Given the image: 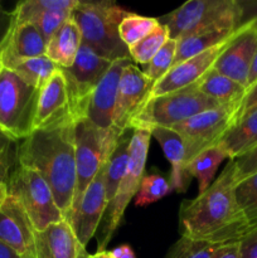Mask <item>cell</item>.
I'll list each match as a JSON object with an SVG mask.
<instances>
[{
	"label": "cell",
	"mask_w": 257,
	"mask_h": 258,
	"mask_svg": "<svg viewBox=\"0 0 257 258\" xmlns=\"http://www.w3.org/2000/svg\"><path fill=\"white\" fill-rule=\"evenodd\" d=\"M236 184L234 163L229 160L218 178L203 193L180 204V236L214 244L241 241L251 228L237 203Z\"/></svg>",
	"instance_id": "obj_1"
},
{
	"label": "cell",
	"mask_w": 257,
	"mask_h": 258,
	"mask_svg": "<svg viewBox=\"0 0 257 258\" xmlns=\"http://www.w3.org/2000/svg\"><path fill=\"white\" fill-rule=\"evenodd\" d=\"M76 122L35 130L18 145V164L37 170L50 186L65 219L76 191Z\"/></svg>",
	"instance_id": "obj_2"
},
{
	"label": "cell",
	"mask_w": 257,
	"mask_h": 258,
	"mask_svg": "<svg viewBox=\"0 0 257 258\" xmlns=\"http://www.w3.org/2000/svg\"><path fill=\"white\" fill-rule=\"evenodd\" d=\"M130 12L113 2H78L71 18L78 25L82 43L102 58L111 60L130 58L121 40L118 25Z\"/></svg>",
	"instance_id": "obj_3"
},
{
	"label": "cell",
	"mask_w": 257,
	"mask_h": 258,
	"mask_svg": "<svg viewBox=\"0 0 257 258\" xmlns=\"http://www.w3.org/2000/svg\"><path fill=\"white\" fill-rule=\"evenodd\" d=\"M169 30L170 39L212 30H236L242 25L238 0H189L159 18Z\"/></svg>",
	"instance_id": "obj_4"
},
{
	"label": "cell",
	"mask_w": 257,
	"mask_h": 258,
	"mask_svg": "<svg viewBox=\"0 0 257 258\" xmlns=\"http://www.w3.org/2000/svg\"><path fill=\"white\" fill-rule=\"evenodd\" d=\"M150 138L151 134L149 130L135 128L133 131L128 146L127 168L115 197L106 206L105 214L101 222L102 228L98 231L100 234L97 236V252L106 251L108 242L122 222L126 208L138 194L141 180L145 176L144 173L150 146Z\"/></svg>",
	"instance_id": "obj_5"
},
{
	"label": "cell",
	"mask_w": 257,
	"mask_h": 258,
	"mask_svg": "<svg viewBox=\"0 0 257 258\" xmlns=\"http://www.w3.org/2000/svg\"><path fill=\"white\" fill-rule=\"evenodd\" d=\"M123 134L116 128L102 130L93 125L87 118L76 121V191L71 212L82 198L87 186L92 183L115 149L118 139ZM70 212V213H71Z\"/></svg>",
	"instance_id": "obj_6"
},
{
	"label": "cell",
	"mask_w": 257,
	"mask_h": 258,
	"mask_svg": "<svg viewBox=\"0 0 257 258\" xmlns=\"http://www.w3.org/2000/svg\"><path fill=\"white\" fill-rule=\"evenodd\" d=\"M221 107L198 90V82L183 90L149 98L133 123V128L149 130L155 126L171 127L207 110Z\"/></svg>",
	"instance_id": "obj_7"
},
{
	"label": "cell",
	"mask_w": 257,
	"mask_h": 258,
	"mask_svg": "<svg viewBox=\"0 0 257 258\" xmlns=\"http://www.w3.org/2000/svg\"><path fill=\"white\" fill-rule=\"evenodd\" d=\"M39 90L32 87L8 68L0 72V130L14 140L33 133Z\"/></svg>",
	"instance_id": "obj_8"
},
{
	"label": "cell",
	"mask_w": 257,
	"mask_h": 258,
	"mask_svg": "<svg viewBox=\"0 0 257 258\" xmlns=\"http://www.w3.org/2000/svg\"><path fill=\"white\" fill-rule=\"evenodd\" d=\"M7 185L10 196L17 198L27 212L37 232L44 231L50 224L65 219L55 203L52 189L34 169L17 163Z\"/></svg>",
	"instance_id": "obj_9"
},
{
	"label": "cell",
	"mask_w": 257,
	"mask_h": 258,
	"mask_svg": "<svg viewBox=\"0 0 257 258\" xmlns=\"http://www.w3.org/2000/svg\"><path fill=\"white\" fill-rule=\"evenodd\" d=\"M236 112V108L221 106L171 126L170 128L176 131L185 144L186 165L204 149L219 143L227 130L233 125Z\"/></svg>",
	"instance_id": "obj_10"
},
{
	"label": "cell",
	"mask_w": 257,
	"mask_h": 258,
	"mask_svg": "<svg viewBox=\"0 0 257 258\" xmlns=\"http://www.w3.org/2000/svg\"><path fill=\"white\" fill-rule=\"evenodd\" d=\"M111 63V60L102 58L82 43L72 66L68 68L59 67L67 81L77 121L85 117L88 100Z\"/></svg>",
	"instance_id": "obj_11"
},
{
	"label": "cell",
	"mask_w": 257,
	"mask_h": 258,
	"mask_svg": "<svg viewBox=\"0 0 257 258\" xmlns=\"http://www.w3.org/2000/svg\"><path fill=\"white\" fill-rule=\"evenodd\" d=\"M154 83L134 63L123 70L113 110V128L120 134L133 128V123L148 102Z\"/></svg>",
	"instance_id": "obj_12"
},
{
	"label": "cell",
	"mask_w": 257,
	"mask_h": 258,
	"mask_svg": "<svg viewBox=\"0 0 257 258\" xmlns=\"http://www.w3.org/2000/svg\"><path fill=\"white\" fill-rule=\"evenodd\" d=\"M76 121L67 81L58 67L57 72L39 91L33 131L59 127Z\"/></svg>",
	"instance_id": "obj_13"
},
{
	"label": "cell",
	"mask_w": 257,
	"mask_h": 258,
	"mask_svg": "<svg viewBox=\"0 0 257 258\" xmlns=\"http://www.w3.org/2000/svg\"><path fill=\"white\" fill-rule=\"evenodd\" d=\"M105 174L106 164L93 179L92 183L87 186L81 201L66 219L72 227L78 241L85 247H87L88 242L95 237L107 206Z\"/></svg>",
	"instance_id": "obj_14"
},
{
	"label": "cell",
	"mask_w": 257,
	"mask_h": 258,
	"mask_svg": "<svg viewBox=\"0 0 257 258\" xmlns=\"http://www.w3.org/2000/svg\"><path fill=\"white\" fill-rule=\"evenodd\" d=\"M257 49V25L248 22L241 25L212 70L236 81L247 90L249 68Z\"/></svg>",
	"instance_id": "obj_15"
},
{
	"label": "cell",
	"mask_w": 257,
	"mask_h": 258,
	"mask_svg": "<svg viewBox=\"0 0 257 258\" xmlns=\"http://www.w3.org/2000/svg\"><path fill=\"white\" fill-rule=\"evenodd\" d=\"M232 38H229L226 42L221 43V44L216 45V47L211 48V49L206 50V52L199 53V54L194 55V57L171 67L163 78H160L158 82L154 83L149 98L158 97V96H163L166 95V93L183 90V88L189 87V86L201 81V78L206 76L213 68L216 60L218 59L219 55L226 49V47L231 42Z\"/></svg>",
	"instance_id": "obj_16"
},
{
	"label": "cell",
	"mask_w": 257,
	"mask_h": 258,
	"mask_svg": "<svg viewBox=\"0 0 257 258\" xmlns=\"http://www.w3.org/2000/svg\"><path fill=\"white\" fill-rule=\"evenodd\" d=\"M35 231L27 212L10 196L0 208V242L22 258H35Z\"/></svg>",
	"instance_id": "obj_17"
},
{
	"label": "cell",
	"mask_w": 257,
	"mask_h": 258,
	"mask_svg": "<svg viewBox=\"0 0 257 258\" xmlns=\"http://www.w3.org/2000/svg\"><path fill=\"white\" fill-rule=\"evenodd\" d=\"M131 63H133L131 58H122L111 63L107 72L93 90L87 102L83 118H87L90 122L102 130L113 128V110H115L118 85L123 70Z\"/></svg>",
	"instance_id": "obj_18"
},
{
	"label": "cell",
	"mask_w": 257,
	"mask_h": 258,
	"mask_svg": "<svg viewBox=\"0 0 257 258\" xmlns=\"http://www.w3.org/2000/svg\"><path fill=\"white\" fill-rule=\"evenodd\" d=\"M45 40L32 23L13 25L0 43V63L9 68L20 60L45 55Z\"/></svg>",
	"instance_id": "obj_19"
},
{
	"label": "cell",
	"mask_w": 257,
	"mask_h": 258,
	"mask_svg": "<svg viewBox=\"0 0 257 258\" xmlns=\"http://www.w3.org/2000/svg\"><path fill=\"white\" fill-rule=\"evenodd\" d=\"M86 247L78 241L66 219L50 224L35 234V258H88Z\"/></svg>",
	"instance_id": "obj_20"
},
{
	"label": "cell",
	"mask_w": 257,
	"mask_h": 258,
	"mask_svg": "<svg viewBox=\"0 0 257 258\" xmlns=\"http://www.w3.org/2000/svg\"><path fill=\"white\" fill-rule=\"evenodd\" d=\"M149 131L161 146L164 155L171 164V175L169 181L171 188L178 193H184L190 183V176L186 173V150L183 138L170 127L155 126L149 128Z\"/></svg>",
	"instance_id": "obj_21"
},
{
	"label": "cell",
	"mask_w": 257,
	"mask_h": 258,
	"mask_svg": "<svg viewBox=\"0 0 257 258\" xmlns=\"http://www.w3.org/2000/svg\"><path fill=\"white\" fill-rule=\"evenodd\" d=\"M229 160L239 158L257 146V107L244 113L219 140Z\"/></svg>",
	"instance_id": "obj_22"
},
{
	"label": "cell",
	"mask_w": 257,
	"mask_h": 258,
	"mask_svg": "<svg viewBox=\"0 0 257 258\" xmlns=\"http://www.w3.org/2000/svg\"><path fill=\"white\" fill-rule=\"evenodd\" d=\"M82 45V35L72 18L67 20L45 44V55L60 68L72 66Z\"/></svg>",
	"instance_id": "obj_23"
},
{
	"label": "cell",
	"mask_w": 257,
	"mask_h": 258,
	"mask_svg": "<svg viewBox=\"0 0 257 258\" xmlns=\"http://www.w3.org/2000/svg\"><path fill=\"white\" fill-rule=\"evenodd\" d=\"M198 90L221 106L233 107L236 111L247 92L243 86L214 70L209 71L198 81Z\"/></svg>",
	"instance_id": "obj_24"
},
{
	"label": "cell",
	"mask_w": 257,
	"mask_h": 258,
	"mask_svg": "<svg viewBox=\"0 0 257 258\" xmlns=\"http://www.w3.org/2000/svg\"><path fill=\"white\" fill-rule=\"evenodd\" d=\"M226 159H228L226 151L219 144H217L204 149L189 161L186 165V173L190 178H196L198 180L199 193H203L213 183L217 169Z\"/></svg>",
	"instance_id": "obj_25"
},
{
	"label": "cell",
	"mask_w": 257,
	"mask_h": 258,
	"mask_svg": "<svg viewBox=\"0 0 257 258\" xmlns=\"http://www.w3.org/2000/svg\"><path fill=\"white\" fill-rule=\"evenodd\" d=\"M238 29L202 32L178 39L176 40L178 44H176V54L173 67L175 64L184 62V60L189 59V58L194 57V55L199 54V53L206 52V50L226 42L229 38L233 37Z\"/></svg>",
	"instance_id": "obj_26"
},
{
	"label": "cell",
	"mask_w": 257,
	"mask_h": 258,
	"mask_svg": "<svg viewBox=\"0 0 257 258\" xmlns=\"http://www.w3.org/2000/svg\"><path fill=\"white\" fill-rule=\"evenodd\" d=\"M130 139L127 134H123L118 139L115 149L111 153L107 163H106V174H105V184H106V201L107 204L115 197L121 180L125 175L126 168L128 163V146H130Z\"/></svg>",
	"instance_id": "obj_27"
},
{
	"label": "cell",
	"mask_w": 257,
	"mask_h": 258,
	"mask_svg": "<svg viewBox=\"0 0 257 258\" xmlns=\"http://www.w3.org/2000/svg\"><path fill=\"white\" fill-rule=\"evenodd\" d=\"M8 70L13 71L24 82L40 91V88L57 72L58 66L53 63L47 55H40L17 62Z\"/></svg>",
	"instance_id": "obj_28"
},
{
	"label": "cell",
	"mask_w": 257,
	"mask_h": 258,
	"mask_svg": "<svg viewBox=\"0 0 257 258\" xmlns=\"http://www.w3.org/2000/svg\"><path fill=\"white\" fill-rule=\"evenodd\" d=\"M78 2L80 0H27L18 3L12 12L10 27L32 23L45 10H72Z\"/></svg>",
	"instance_id": "obj_29"
},
{
	"label": "cell",
	"mask_w": 257,
	"mask_h": 258,
	"mask_svg": "<svg viewBox=\"0 0 257 258\" xmlns=\"http://www.w3.org/2000/svg\"><path fill=\"white\" fill-rule=\"evenodd\" d=\"M158 25L156 18L143 17L130 12L118 25V34L123 44L130 48L150 34Z\"/></svg>",
	"instance_id": "obj_30"
},
{
	"label": "cell",
	"mask_w": 257,
	"mask_h": 258,
	"mask_svg": "<svg viewBox=\"0 0 257 258\" xmlns=\"http://www.w3.org/2000/svg\"><path fill=\"white\" fill-rule=\"evenodd\" d=\"M226 246L180 237L169 248L165 258H217Z\"/></svg>",
	"instance_id": "obj_31"
},
{
	"label": "cell",
	"mask_w": 257,
	"mask_h": 258,
	"mask_svg": "<svg viewBox=\"0 0 257 258\" xmlns=\"http://www.w3.org/2000/svg\"><path fill=\"white\" fill-rule=\"evenodd\" d=\"M168 39H170L168 28L159 23L158 27L150 34L146 35L144 39L136 43L135 45L128 48L130 58L133 59V62L139 63V64H148L151 58L158 53V50L165 44Z\"/></svg>",
	"instance_id": "obj_32"
},
{
	"label": "cell",
	"mask_w": 257,
	"mask_h": 258,
	"mask_svg": "<svg viewBox=\"0 0 257 258\" xmlns=\"http://www.w3.org/2000/svg\"><path fill=\"white\" fill-rule=\"evenodd\" d=\"M234 194L249 228H257V174L236 184Z\"/></svg>",
	"instance_id": "obj_33"
},
{
	"label": "cell",
	"mask_w": 257,
	"mask_h": 258,
	"mask_svg": "<svg viewBox=\"0 0 257 258\" xmlns=\"http://www.w3.org/2000/svg\"><path fill=\"white\" fill-rule=\"evenodd\" d=\"M173 190L170 183L159 174L145 175L135 197L136 207H148L160 201Z\"/></svg>",
	"instance_id": "obj_34"
},
{
	"label": "cell",
	"mask_w": 257,
	"mask_h": 258,
	"mask_svg": "<svg viewBox=\"0 0 257 258\" xmlns=\"http://www.w3.org/2000/svg\"><path fill=\"white\" fill-rule=\"evenodd\" d=\"M176 44L178 42L175 39L166 40L165 44L151 58L150 62L144 66V70H141L153 83L158 82L173 67L176 54Z\"/></svg>",
	"instance_id": "obj_35"
},
{
	"label": "cell",
	"mask_w": 257,
	"mask_h": 258,
	"mask_svg": "<svg viewBox=\"0 0 257 258\" xmlns=\"http://www.w3.org/2000/svg\"><path fill=\"white\" fill-rule=\"evenodd\" d=\"M18 141L0 130V184H7L18 163Z\"/></svg>",
	"instance_id": "obj_36"
},
{
	"label": "cell",
	"mask_w": 257,
	"mask_h": 258,
	"mask_svg": "<svg viewBox=\"0 0 257 258\" xmlns=\"http://www.w3.org/2000/svg\"><path fill=\"white\" fill-rule=\"evenodd\" d=\"M72 10H45L33 20L32 24L38 28L47 43L50 37L70 19Z\"/></svg>",
	"instance_id": "obj_37"
},
{
	"label": "cell",
	"mask_w": 257,
	"mask_h": 258,
	"mask_svg": "<svg viewBox=\"0 0 257 258\" xmlns=\"http://www.w3.org/2000/svg\"><path fill=\"white\" fill-rule=\"evenodd\" d=\"M234 178L236 183L257 174V146L244 155L234 159Z\"/></svg>",
	"instance_id": "obj_38"
},
{
	"label": "cell",
	"mask_w": 257,
	"mask_h": 258,
	"mask_svg": "<svg viewBox=\"0 0 257 258\" xmlns=\"http://www.w3.org/2000/svg\"><path fill=\"white\" fill-rule=\"evenodd\" d=\"M239 258H257V228L239 241Z\"/></svg>",
	"instance_id": "obj_39"
},
{
	"label": "cell",
	"mask_w": 257,
	"mask_h": 258,
	"mask_svg": "<svg viewBox=\"0 0 257 258\" xmlns=\"http://www.w3.org/2000/svg\"><path fill=\"white\" fill-rule=\"evenodd\" d=\"M254 107H257V82L251 88L247 90L246 95H244L243 100H242L241 105H239L238 110H237L236 116H234L233 123H236L244 113L248 112L249 110H252Z\"/></svg>",
	"instance_id": "obj_40"
},
{
	"label": "cell",
	"mask_w": 257,
	"mask_h": 258,
	"mask_svg": "<svg viewBox=\"0 0 257 258\" xmlns=\"http://www.w3.org/2000/svg\"><path fill=\"white\" fill-rule=\"evenodd\" d=\"M242 13V25L252 22L257 25V0H238Z\"/></svg>",
	"instance_id": "obj_41"
},
{
	"label": "cell",
	"mask_w": 257,
	"mask_h": 258,
	"mask_svg": "<svg viewBox=\"0 0 257 258\" xmlns=\"http://www.w3.org/2000/svg\"><path fill=\"white\" fill-rule=\"evenodd\" d=\"M10 22H12V13H8L0 4V43L9 30Z\"/></svg>",
	"instance_id": "obj_42"
},
{
	"label": "cell",
	"mask_w": 257,
	"mask_h": 258,
	"mask_svg": "<svg viewBox=\"0 0 257 258\" xmlns=\"http://www.w3.org/2000/svg\"><path fill=\"white\" fill-rule=\"evenodd\" d=\"M113 258H136L135 252L128 244H122L120 247H116L115 249L111 251Z\"/></svg>",
	"instance_id": "obj_43"
},
{
	"label": "cell",
	"mask_w": 257,
	"mask_h": 258,
	"mask_svg": "<svg viewBox=\"0 0 257 258\" xmlns=\"http://www.w3.org/2000/svg\"><path fill=\"white\" fill-rule=\"evenodd\" d=\"M217 258H239V242L227 244Z\"/></svg>",
	"instance_id": "obj_44"
},
{
	"label": "cell",
	"mask_w": 257,
	"mask_h": 258,
	"mask_svg": "<svg viewBox=\"0 0 257 258\" xmlns=\"http://www.w3.org/2000/svg\"><path fill=\"white\" fill-rule=\"evenodd\" d=\"M256 82H257V49H256V53H254L253 60H252L251 68H249L248 80H247V90L251 88Z\"/></svg>",
	"instance_id": "obj_45"
},
{
	"label": "cell",
	"mask_w": 257,
	"mask_h": 258,
	"mask_svg": "<svg viewBox=\"0 0 257 258\" xmlns=\"http://www.w3.org/2000/svg\"><path fill=\"white\" fill-rule=\"evenodd\" d=\"M0 258H22L15 251H13L10 247L0 242Z\"/></svg>",
	"instance_id": "obj_46"
},
{
	"label": "cell",
	"mask_w": 257,
	"mask_h": 258,
	"mask_svg": "<svg viewBox=\"0 0 257 258\" xmlns=\"http://www.w3.org/2000/svg\"><path fill=\"white\" fill-rule=\"evenodd\" d=\"M9 197V191H8V185L7 184H0V208L4 204V202L7 201V198Z\"/></svg>",
	"instance_id": "obj_47"
},
{
	"label": "cell",
	"mask_w": 257,
	"mask_h": 258,
	"mask_svg": "<svg viewBox=\"0 0 257 258\" xmlns=\"http://www.w3.org/2000/svg\"><path fill=\"white\" fill-rule=\"evenodd\" d=\"M88 258H113L111 254V251H102V252H96L95 254H90Z\"/></svg>",
	"instance_id": "obj_48"
},
{
	"label": "cell",
	"mask_w": 257,
	"mask_h": 258,
	"mask_svg": "<svg viewBox=\"0 0 257 258\" xmlns=\"http://www.w3.org/2000/svg\"><path fill=\"white\" fill-rule=\"evenodd\" d=\"M2 68H3V66H2V63H0V72H2Z\"/></svg>",
	"instance_id": "obj_49"
}]
</instances>
